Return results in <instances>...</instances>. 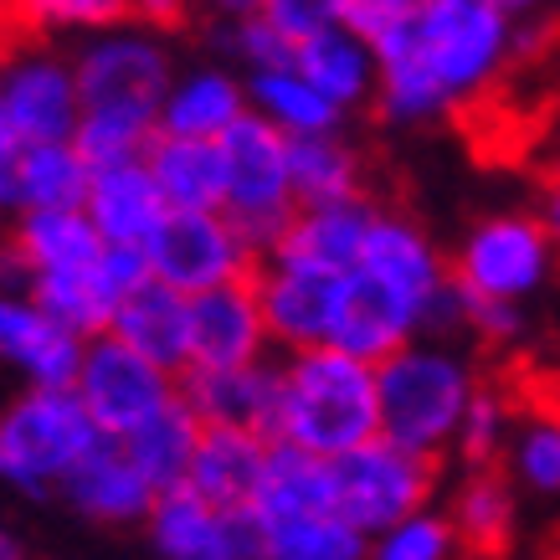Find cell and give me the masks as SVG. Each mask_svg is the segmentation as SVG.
I'll return each mask as SVG.
<instances>
[{"mask_svg":"<svg viewBox=\"0 0 560 560\" xmlns=\"http://www.w3.org/2000/svg\"><path fill=\"white\" fill-rule=\"evenodd\" d=\"M83 114L135 119L160 129V108L175 83V47L144 21H119L98 36H83L72 51Z\"/></svg>","mask_w":560,"mask_h":560,"instance_id":"4","label":"cell"},{"mask_svg":"<svg viewBox=\"0 0 560 560\" xmlns=\"http://www.w3.org/2000/svg\"><path fill=\"white\" fill-rule=\"evenodd\" d=\"M478 371L458 345L417 340L386 365H375V396H381V438L407 447L417 458L438 463L453 453L468 401L478 396Z\"/></svg>","mask_w":560,"mask_h":560,"instance_id":"3","label":"cell"},{"mask_svg":"<svg viewBox=\"0 0 560 560\" xmlns=\"http://www.w3.org/2000/svg\"><path fill=\"white\" fill-rule=\"evenodd\" d=\"M360 278L381 283L386 293H396L401 304H411L417 314H432L442 293L453 289V262L438 253V242L427 237L411 217H396V211H381L371 226V242L360 253ZM350 272V278H355Z\"/></svg>","mask_w":560,"mask_h":560,"instance_id":"14","label":"cell"},{"mask_svg":"<svg viewBox=\"0 0 560 560\" xmlns=\"http://www.w3.org/2000/svg\"><path fill=\"white\" fill-rule=\"evenodd\" d=\"M0 560H32V550H26V540H21L11 525H0Z\"/></svg>","mask_w":560,"mask_h":560,"instance_id":"47","label":"cell"},{"mask_svg":"<svg viewBox=\"0 0 560 560\" xmlns=\"http://www.w3.org/2000/svg\"><path fill=\"white\" fill-rule=\"evenodd\" d=\"M540 221H545V232L556 237V247H560V175L550 180V190H545V211H540Z\"/></svg>","mask_w":560,"mask_h":560,"instance_id":"46","label":"cell"},{"mask_svg":"<svg viewBox=\"0 0 560 560\" xmlns=\"http://www.w3.org/2000/svg\"><path fill=\"white\" fill-rule=\"evenodd\" d=\"M268 560H371V535H360L340 510L272 520Z\"/></svg>","mask_w":560,"mask_h":560,"instance_id":"35","label":"cell"},{"mask_svg":"<svg viewBox=\"0 0 560 560\" xmlns=\"http://www.w3.org/2000/svg\"><path fill=\"white\" fill-rule=\"evenodd\" d=\"M11 247L26 257L32 278H62V272H88L98 268L108 242L98 237V226L88 221V211H16L11 221Z\"/></svg>","mask_w":560,"mask_h":560,"instance_id":"25","label":"cell"},{"mask_svg":"<svg viewBox=\"0 0 560 560\" xmlns=\"http://www.w3.org/2000/svg\"><path fill=\"white\" fill-rule=\"evenodd\" d=\"M221 47H226V57H237L242 68H247V78H257V72H272V68H289L293 51L289 42L272 32V21L262 5H242L237 16L221 21Z\"/></svg>","mask_w":560,"mask_h":560,"instance_id":"39","label":"cell"},{"mask_svg":"<svg viewBox=\"0 0 560 560\" xmlns=\"http://www.w3.org/2000/svg\"><path fill=\"white\" fill-rule=\"evenodd\" d=\"M0 108L26 144H68L83 124L72 51L51 42H16L0 62Z\"/></svg>","mask_w":560,"mask_h":560,"instance_id":"11","label":"cell"},{"mask_svg":"<svg viewBox=\"0 0 560 560\" xmlns=\"http://www.w3.org/2000/svg\"><path fill=\"white\" fill-rule=\"evenodd\" d=\"M0 217H5V206H0Z\"/></svg>","mask_w":560,"mask_h":560,"instance_id":"49","label":"cell"},{"mask_svg":"<svg viewBox=\"0 0 560 560\" xmlns=\"http://www.w3.org/2000/svg\"><path fill=\"white\" fill-rule=\"evenodd\" d=\"M520 57V11L504 0H417L375 47V108L390 124H427L474 98Z\"/></svg>","mask_w":560,"mask_h":560,"instance_id":"1","label":"cell"},{"mask_svg":"<svg viewBox=\"0 0 560 560\" xmlns=\"http://www.w3.org/2000/svg\"><path fill=\"white\" fill-rule=\"evenodd\" d=\"M144 535L154 560H268V525L253 510H211L190 489L160 493Z\"/></svg>","mask_w":560,"mask_h":560,"instance_id":"13","label":"cell"},{"mask_svg":"<svg viewBox=\"0 0 560 560\" xmlns=\"http://www.w3.org/2000/svg\"><path fill=\"white\" fill-rule=\"evenodd\" d=\"M375 438H381L375 365L345 355L335 345L278 360V427H272V442L299 447L308 458L340 463Z\"/></svg>","mask_w":560,"mask_h":560,"instance_id":"2","label":"cell"},{"mask_svg":"<svg viewBox=\"0 0 560 560\" xmlns=\"http://www.w3.org/2000/svg\"><path fill=\"white\" fill-rule=\"evenodd\" d=\"M221 165H226L221 217L268 257L299 217V196H293L289 175V139L257 114H247L237 129L221 135Z\"/></svg>","mask_w":560,"mask_h":560,"instance_id":"6","label":"cell"},{"mask_svg":"<svg viewBox=\"0 0 560 560\" xmlns=\"http://www.w3.org/2000/svg\"><path fill=\"white\" fill-rule=\"evenodd\" d=\"M144 257H150L154 283L186 293V299L232 289V283H253L262 268V253L221 211H171L154 242L144 247Z\"/></svg>","mask_w":560,"mask_h":560,"instance_id":"9","label":"cell"},{"mask_svg":"<svg viewBox=\"0 0 560 560\" xmlns=\"http://www.w3.org/2000/svg\"><path fill=\"white\" fill-rule=\"evenodd\" d=\"M411 5H417V0H335V16H340L360 42H371V51H375L411 16Z\"/></svg>","mask_w":560,"mask_h":560,"instance_id":"41","label":"cell"},{"mask_svg":"<svg viewBox=\"0 0 560 560\" xmlns=\"http://www.w3.org/2000/svg\"><path fill=\"white\" fill-rule=\"evenodd\" d=\"M514 427H520V417H514L510 396L499 386H478V396L468 401V417H463V427H458V438H453V453L468 463V474L493 468V458L510 453Z\"/></svg>","mask_w":560,"mask_h":560,"instance_id":"36","label":"cell"},{"mask_svg":"<svg viewBox=\"0 0 560 560\" xmlns=\"http://www.w3.org/2000/svg\"><path fill=\"white\" fill-rule=\"evenodd\" d=\"M463 540L447 510H422L371 540V560H458Z\"/></svg>","mask_w":560,"mask_h":560,"instance_id":"38","label":"cell"},{"mask_svg":"<svg viewBox=\"0 0 560 560\" xmlns=\"http://www.w3.org/2000/svg\"><path fill=\"white\" fill-rule=\"evenodd\" d=\"M98 442L103 432L72 390L26 386L0 407V478L21 493H62Z\"/></svg>","mask_w":560,"mask_h":560,"instance_id":"5","label":"cell"},{"mask_svg":"<svg viewBox=\"0 0 560 560\" xmlns=\"http://www.w3.org/2000/svg\"><path fill=\"white\" fill-rule=\"evenodd\" d=\"M463 335H474V340H483V345H510V340H520V335H525V308H520V304H493V299H474V293H463Z\"/></svg>","mask_w":560,"mask_h":560,"instance_id":"42","label":"cell"},{"mask_svg":"<svg viewBox=\"0 0 560 560\" xmlns=\"http://www.w3.org/2000/svg\"><path fill=\"white\" fill-rule=\"evenodd\" d=\"M72 396L83 401L88 422L98 427L103 438L124 442L129 432L160 417V411L180 401V375H171L165 365L135 355L129 345H119L114 335L88 340L83 371L72 381Z\"/></svg>","mask_w":560,"mask_h":560,"instance_id":"10","label":"cell"},{"mask_svg":"<svg viewBox=\"0 0 560 560\" xmlns=\"http://www.w3.org/2000/svg\"><path fill=\"white\" fill-rule=\"evenodd\" d=\"M201 438H206L201 417H196L186 401H171L160 417H150L139 432L124 438V453H129V463L144 474V483H150L154 493H175L190 483Z\"/></svg>","mask_w":560,"mask_h":560,"instance_id":"28","label":"cell"},{"mask_svg":"<svg viewBox=\"0 0 560 560\" xmlns=\"http://www.w3.org/2000/svg\"><path fill=\"white\" fill-rule=\"evenodd\" d=\"M247 114H253L247 78H237L232 68H217V62H196V68L175 72L165 108H160V135L221 144V135L237 129Z\"/></svg>","mask_w":560,"mask_h":560,"instance_id":"19","label":"cell"},{"mask_svg":"<svg viewBox=\"0 0 560 560\" xmlns=\"http://www.w3.org/2000/svg\"><path fill=\"white\" fill-rule=\"evenodd\" d=\"M62 499H68L83 520H93V525H144L160 493H154L150 483H144V474L129 463L124 442L103 438L98 447L78 463V474L62 483Z\"/></svg>","mask_w":560,"mask_h":560,"instance_id":"20","label":"cell"},{"mask_svg":"<svg viewBox=\"0 0 560 560\" xmlns=\"http://www.w3.org/2000/svg\"><path fill=\"white\" fill-rule=\"evenodd\" d=\"M180 401L201 417V427L253 432V438L272 442V427H278V360L242 365V371H190L180 375Z\"/></svg>","mask_w":560,"mask_h":560,"instance_id":"17","label":"cell"},{"mask_svg":"<svg viewBox=\"0 0 560 560\" xmlns=\"http://www.w3.org/2000/svg\"><path fill=\"white\" fill-rule=\"evenodd\" d=\"M272 350L268 319L253 283L190 299V371H242L262 365Z\"/></svg>","mask_w":560,"mask_h":560,"instance_id":"15","label":"cell"},{"mask_svg":"<svg viewBox=\"0 0 560 560\" xmlns=\"http://www.w3.org/2000/svg\"><path fill=\"white\" fill-rule=\"evenodd\" d=\"M32 26H51V32H88L98 36L108 26L124 21V5L119 0H36L26 11Z\"/></svg>","mask_w":560,"mask_h":560,"instance_id":"40","label":"cell"},{"mask_svg":"<svg viewBox=\"0 0 560 560\" xmlns=\"http://www.w3.org/2000/svg\"><path fill=\"white\" fill-rule=\"evenodd\" d=\"M345 283L350 278H329V272L262 257L253 289H257V304H262V319H268L272 350H283V355L329 350L335 335H340Z\"/></svg>","mask_w":560,"mask_h":560,"instance_id":"12","label":"cell"},{"mask_svg":"<svg viewBox=\"0 0 560 560\" xmlns=\"http://www.w3.org/2000/svg\"><path fill=\"white\" fill-rule=\"evenodd\" d=\"M32 304L47 314L51 324H62L78 340H103L114 329L124 293L114 289V278L98 268L88 272H62V278H36L32 283Z\"/></svg>","mask_w":560,"mask_h":560,"instance_id":"32","label":"cell"},{"mask_svg":"<svg viewBox=\"0 0 560 560\" xmlns=\"http://www.w3.org/2000/svg\"><path fill=\"white\" fill-rule=\"evenodd\" d=\"M427 335V319L411 304H401L396 293H386L371 278H350L345 283V314L335 350L365 360V365H386L390 355H401L407 345H417Z\"/></svg>","mask_w":560,"mask_h":560,"instance_id":"22","label":"cell"},{"mask_svg":"<svg viewBox=\"0 0 560 560\" xmlns=\"http://www.w3.org/2000/svg\"><path fill=\"white\" fill-rule=\"evenodd\" d=\"M16 47V32H11V16L0 11V62H5V51Z\"/></svg>","mask_w":560,"mask_h":560,"instance_id":"48","label":"cell"},{"mask_svg":"<svg viewBox=\"0 0 560 560\" xmlns=\"http://www.w3.org/2000/svg\"><path fill=\"white\" fill-rule=\"evenodd\" d=\"M144 165H150L154 186H160L171 211H221V201H226L221 144L160 135L150 144V154H144Z\"/></svg>","mask_w":560,"mask_h":560,"instance_id":"27","label":"cell"},{"mask_svg":"<svg viewBox=\"0 0 560 560\" xmlns=\"http://www.w3.org/2000/svg\"><path fill=\"white\" fill-rule=\"evenodd\" d=\"M335 510V474L324 458H308L299 447L272 442L268 474H262V493H257V520H299V514H329Z\"/></svg>","mask_w":560,"mask_h":560,"instance_id":"33","label":"cell"},{"mask_svg":"<svg viewBox=\"0 0 560 560\" xmlns=\"http://www.w3.org/2000/svg\"><path fill=\"white\" fill-rule=\"evenodd\" d=\"M293 68L304 72L308 83L319 88L340 114H350L360 103H375V78H381V72H375V51H371V42H360L340 16L293 51Z\"/></svg>","mask_w":560,"mask_h":560,"instance_id":"26","label":"cell"},{"mask_svg":"<svg viewBox=\"0 0 560 560\" xmlns=\"http://www.w3.org/2000/svg\"><path fill=\"white\" fill-rule=\"evenodd\" d=\"M88 340L51 324L26 293H0V365L36 390H72Z\"/></svg>","mask_w":560,"mask_h":560,"instance_id":"16","label":"cell"},{"mask_svg":"<svg viewBox=\"0 0 560 560\" xmlns=\"http://www.w3.org/2000/svg\"><path fill=\"white\" fill-rule=\"evenodd\" d=\"M272 32L289 42V51H299L308 36H319L335 21V0H262Z\"/></svg>","mask_w":560,"mask_h":560,"instance_id":"43","label":"cell"},{"mask_svg":"<svg viewBox=\"0 0 560 560\" xmlns=\"http://www.w3.org/2000/svg\"><path fill=\"white\" fill-rule=\"evenodd\" d=\"M329 474H335V510L371 540L386 535L390 525L411 520V514L432 510V493H438V463L417 458V453L386 438L329 463Z\"/></svg>","mask_w":560,"mask_h":560,"instance_id":"8","label":"cell"},{"mask_svg":"<svg viewBox=\"0 0 560 560\" xmlns=\"http://www.w3.org/2000/svg\"><path fill=\"white\" fill-rule=\"evenodd\" d=\"M21 154H26V139L16 135V124L5 119V108H0V206H11V190H16V165Z\"/></svg>","mask_w":560,"mask_h":560,"instance_id":"44","label":"cell"},{"mask_svg":"<svg viewBox=\"0 0 560 560\" xmlns=\"http://www.w3.org/2000/svg\"><path fill=\"white\" fill-rule=\"evenodd\" d=\"M447 520L458 529L463 550L499 556L514 540V525H520V499H514L510 474H499V468L468 474L447 499Z\"/></svg>","mask_w":560,"mask_h":560,"instance_id":"30","label":"cell"},{"mask_svg":"<svg viewBox=\"0 0 560 560\" xmlns=\"http://www.w3.org/2000/svg\"><path fill=\"white\" fill-rule=\"evenodd\" d=\"M504 463L510 483L529 489L535 499H560V417H529L514 427Z\"/></svg>","mask_w":560,"mask_h":560,"instance_id":"37","label":"cell"},{"mask_svg":"<svg viewBox=\"0 0 560 560\" xmlns=\"http://www.w3.org/2000/svg\"><path fill=\"white\" fill-rule=\"evenodd\" d=\"M32 268H26V257L11 247V242H0V293H26L32 299Z\"/></svg>","mask_w":560,"mask_h":560,"instance_id":"45","label":"cell"},{"mask_svg":"<svg viewBox=\"0 0 560 560\" xmlns=\"http://www.w3.org/2000/svg\"><path fill=\"white\" fill-rule=\"evenodd\" d=\"M119 345H129L135 355L165 365L171 375H190V299L165 289V283H144L119 304L114 329Z\"/></svg>","mask_w":560,"mask_h":560,"instance_id":"24","label":"cell"},{"mask_svg":"<svg viewBox=\"0 0 560 560\" xmlns=\"http://www.w3.org/2000/svg\"><path fill=\"white\" fill-rule=\"evenodd\" d=\"M247 103L262 124H272L283 139H314V135H340L345 114L324 98L319 88L308 83L304 72L293 68H272L247 78Z\"/></svg>","mask_w":560,"mask_h":560,"instance_id":"29","label":"cell"},{"mask_svg":"<svg viewBox=\"0 0 560 560\" xmlns=\"http://www.w3.org/2000/svg\"><path fill=\"white\" fill-rule=\"evenodd\" d=\"M289 175H293L299 211H308V206L360 201V154H355V144L340 135L289 139Z\"/></svg>","mask_w":560,"mask_h":560,"instance_id":"34","label":"cell"},{"mask_svg":"<svg viewBox=\"0 0 560 560\" xmlns=\"http://www.w3.org/2000/svg\"><path fill=\"white\" fill-rule=\"evenodd\" d=\"M88 190H93V165L72 139L68 144H26L11 206L16 211H78L88 206Z\"/></svg>","mask_w":560,"mask_h":560,"instance_id":"31","label":"cell"},{"mask_svg":"<svg viewBox=\"0 0 560 560\" xmlns=\"http://www.w3.org/2000/svg\"><path fill=\"white\" fill-rule=\"evenodd\" d=\"M556 237L529 211H499L468 226V237L453 253V283L474 299L493 304H525L556 272Z\"/></svg>","mask_w":560,"mask_h":560,"instance_id":"7","label":"cell"},{"mask_svg":"<svg viewBox=\"0 0 560 560\" xmlns=\"http://www.w3.org/2000/svg\"><path fill=\"white\" fill-rule=\"evenodd\" d=\"M375 217L381 211L365 196L345 206H308V211L293 217V226L278 237V247L268 257L272 262H293V268L329 272V278H350L360 268L365 242H371Z\"/></svg>","mask_w":560,"mask_h":560,"instance_id":"18","label":"cell"},{"mask_svg":"<svg viewBox=\"0 0 560 560\" xmlns=\"http://www.w3.org/2000/svg\"><path fill=\"white\" fill-rule=\"evenodd\" d=\"M83 211L108 247H135V253H144L154 232L165 226V217H171V206H165L144 160L139 165H114V171H93V190H88Z\"/></svg>","mask_w":560,"mask_h":560,"instance_id":"21","label":"cell"},{"mask_svg":"<svg viewBox=\"0 0 560 560\" xmlns=\"http://www.w3.org/2000/svg\"><path fill=\"white\" fill-rule=\"evenodd\" d=\"M268 438H253V432H226V427H206L201 453H196V468H190L186 489L196 499H206L211 510L242 514L257 510V493H262V474H268Z\"/></svg>","mask_w":560,"mask_h":560,"instance_id":"23","label":"cell"}]
</instances>
